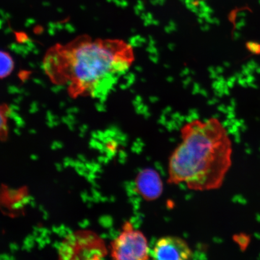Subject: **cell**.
Listing matches in <instances>:
<instances>
[{
  "instance_id": "obj_1",
  "label": "cell",
  "mask_w": 260,
  "mask_h": 260,
  "mask_svg": "<svg viewBox=\"0 0 260 260\" xmlns=\"http://www.w3.org/2000/svg\"><path fill=\"white\" fill-rule=\"evenodd\" d=\"M135 59L133 47L124 41L83 35L49 49L43 68L51 82L66 87L74 99H100L109 95Z\"/></svg>"
},
{
  "instance_id": "obj_2",
  "label": "cell",
  "mask_w": 260,
  "mask_h": 260,
  "mask_svg": "<svg viewBox=\"0 0 260 260\" xmlns=\"http://www.w3.org/2000/svg\"><path fill=\"white\" fill-rule=\"evenodd\" d=\"M181 142L171 154L168 183L204 191L222 186L232 165L233 145L216 118L193 120L181 129Z\"/></svg>"
},
{
  "instance_id": "obj_3",
  "label": "cell",
  "mask_w": 260,
  "mask_h": 260,
  "mask_svg": "<svg viewBox=\"0 0 260 260\" xmlns=\"http://www.w3.org/2000/svg\"><path fill=\"white\" fill-rule=\"evenodd\" d=\"M105 240L92 230H79L70 233L58 246L59 259L100 260L108 255Z\"/></svg>"
},
{
  "instance_id": "obj_4",
  "label": "cell",
  "mask_w": 260,
  "mask_h": 260,
  "mask_svg": "<svg viewBox=\"0 0 260 260\" xmlns=\"http://www.w3.org/2000/svg\"><path fill=\"white\" fill-rule=\"evenodd\" d=\"M110 255L116 260H146L151 252L144 234L136 229L130 221H125L121 232L110 246Z\"/></svg>"
},
{
  "instance_id": "obj_5",
  "label": "cell",
  "mask_w": 260,
  "mask_h": 260,
  "mask_svg": "<svg viewBox=\"0 0 260 260\" xmlns=\"http://www.w3.org/2000/svg\"><path fill=\"white\" fill-rule=\"evenodd\" d=\"M151 256L155 259L187 260L192 258L193 253L186 240L180 237L168 236L157 240Z\"/></svg>"
},
{
  "instance_id": "obj_6",
  "label": "cell",
  "mask_w": 260,
  "mask_h": 260,
  "mask_svg": "<svg viewBox=\"0 0 260 260\" xmlns=\"http://www.w3.org/2000/svg\"><path fill=\"white\" fill-rule=\"evenodd\" d=\"M135 189L143 199L147 201L157 200L164 191V184L160 174L152 168H146L135 179Z\"/></svg>"
},
{
  "instance_id": "obj_7",
  "label": "cell",
  "mask_w": 260,
  "mask_h": 260,
  "mask_svg": "<svg viewBox=\"0 0 260 260\" xmlns=\"http://www.w3.org/2000/svg\"><path fill=\"white\" fill-rule=\"evenodd\" d=\"M11 113L10 107L3 104L0 105V141H5L8 138V120Z\"/></svg>"
},
{
  "instance_id": "obj_8",
  "label": "cell",
  "mask_w": 260,
  "mask_h": 260,
  "mask_svg": "<svg viewBox=\"0 0 260 260\" xmlns=\"http://www.w3.org/2000/svg\"><path fill=\"white\" fill-rule=\"evenodd\" d=\"M15 67L14 61L11 55L5 51H0V79L8 77Z\"/></svg>"
},
{
  "instance_id": "obj_9",
  "label": "cell",
  "mask_w": 260,
  "mask_h": 260,
  "mask_svg": "<svg viewBox=\"0 0 260 260\" xmlns=\"http://www.w3.org/2000/svg\"><path fill=\"white\" fill-rule=\"evenodd\" d=\"M236 242L241 247V248H246L249 243V238L245 235H240L236 236Z\"/></svg>"
}]
</instances>
